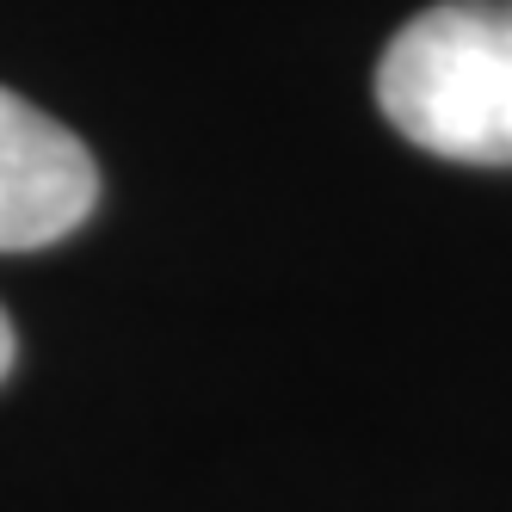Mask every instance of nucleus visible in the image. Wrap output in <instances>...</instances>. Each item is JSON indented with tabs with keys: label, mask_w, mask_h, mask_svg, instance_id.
<instances>
[{
	"label": "nucleus",
	"mask_w": 512,
	"mask_h": 512,
	"mask_svg": "<svg viewBox=\"0 0 512 512\" xmlns=\"http://www.w3.org/2000/svg\"><path fill=\"white\" fill-rule=\"evenodd\" d=\"M13 352H19V340H13V321H7V309H0V383H7V371H13Z\"/></svg>",
	"instance_id": "7ed1b4c3"
},
{
	"label": "nucleus",
	"mask_w": 512,
	"mask_h": 512,
	"mask_svg": "<svg viewBox=\"0 0 512 512\" xmlns=\"http://www.w3.org/2000/svg\"><path fill=\"white\" fill-rule=\"evenodd\" d=\"M99 167L75 130L0 87V253H31L87 223Z\"/></svg>",
	"instance_id": "f03ea898"
},
{
	"label": "nucleus",
	"mask_w": 512,
	"mask_h": 512,
	"mask_svg": "<svg viewBox=\"0 0 512 512\" xmlns=\"http://www.w3.org/2000/svg\"><path fill=\"white\" fill-rule=\"evenodd\" d=\"M377 105L414 149L512 167V0H445L389 38Z\"/></svg>",
	"instance_id": "f257e3e1"
}]
</instances>
